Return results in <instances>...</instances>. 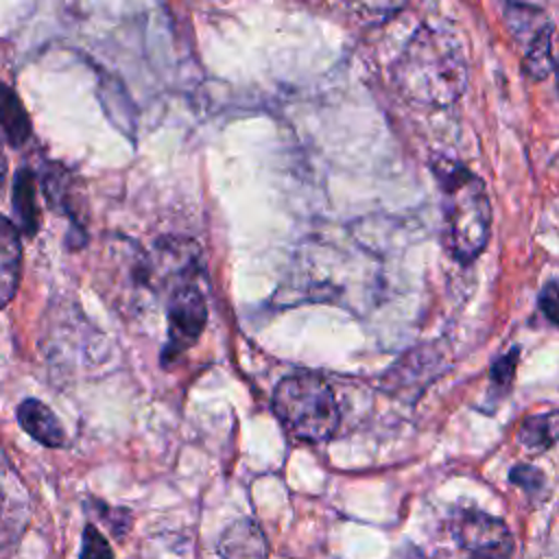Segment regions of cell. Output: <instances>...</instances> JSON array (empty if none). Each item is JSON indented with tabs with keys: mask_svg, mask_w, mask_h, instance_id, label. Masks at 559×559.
Instances as JSON below:
<instances>
[{
	"mask_svg": "<svg viewBox=\"0 0 559 559\" xmlns=\"http://www.w3.org/2000/svg\"><path fill=\"white\" fill-rule=\"evenodd\" d=\"M474 559H485V557H474Z\"/></svg>",
	"mask_w": 559,
	"mask_h": 559,
	"instance_id": "cell-19",
	"label": "cell"
},
{
	"mask_svg": "<svg viewBox=\"0 0 559 559\" xmlns=\"http://www.w3.org/2000/svg\"><path fill=\"white\" fill-rule=\"evenodd\" d=\"M15 207L24 229L33 231L37 225V203H35V183L31 173H20L15 183Z\"/></svg>",
	"mask_w": 559,
	"mask_h": 559,
	"instance_id": "cell-13",
	"label": "cell"
},
{
	"mask_svg": "<svg viewBox=\"0 0 559 559\" xmlns=\"http://www.w3.org/2000/svg\"><path fill=\"white\" fill-rule=\"evenodd\" d=\"M273 408L286 430L301 441H325L341 424V411L330 384L314 373L282 378L273 393Z\"/></svg>",
	"mask_w": 559,
	"mask_h": 559,
	"instance_id": "cell-3",
	"label": "cell"
},
{
	"mask_svg": "<svg viewBox=\"0 0 559 559\" xmlns=\"http://www.w3.org/2000/svg\"><path fill=\"white\" fill-rule=\"evenodd\" d=\"M452 531L456 542L476 557L507 559L511 555V533L507 524L493 515L467 509L454 518Z\"/></svg>",
	"mask_w": 559,
	"mask_h": 559,
	"instance_id": "cell-5",
	"label": "cell"
},
{
	"mask_svg": "<svg viewBox=\"0 0 559 559\" xmlns=\"http://www.w3.org/2000/svg\"><path fill=\"white\" fill-rule=\"evenodd\" d=\"M539 308L544 312V317L555 323L557 321V314H559V293H557V282L550 280L544 290L539 293Z\"/></svg>",
	"mask_w": 559,
	"mask_h": 559,
	"instance_id": "cell-17",
	"label": "cell"
},
{
	"mask_svg": "<svg viewBox=\"0 0 559 559\" xmlns=\"http://www.w3.org/2000/svg\"><path fill=\"white\" fill-rule=\"evenodd\" d=\"M20 426L39 443L48 448H59L66 443L63 426L57 415L39 400H24L17 408Z\"/></svg>",
	"mask_w": 559,
	"mask_h": 559,
	"instance_id": "cell-7",
	"label": "cell"
},
{
	"mask_svg": "<svg viewBox=\"0 0 559 559\" xmlns=\"http://www.w3.org/2000/svg\"><path fill=\"white\" fill-rule=\"evenodd\" d=\"M0 127L11 144H22L28 138V116L11 87L0 83Z\"/></svg>",
	"mask_w": 559,
	"mask_h": 559,
	"instance_id": "cell-12",
	"label": "cell"
},
{
	"mask_svg": "<svg viewBox=\"0 0 559 559\" xmlns=\"http://www.w3.org/2000/svg\"><path fill=\"white\" fill-rule=\"evenodd\" d=\"M511 480L515 483V485H520L522 489H526L528 493H537V491H542L544 489V474L537 469V467H533V465H515L513 469H511Z\"/></svg>",
	"mask_w": 559,
	"mask_h": 559,
	"instance_id": "cell-16",
	"label": "cell"
},
{
	"mask_svg": "<svg viewBox=\"0 0 559 559\" xmlns=\"http://www.w3.org/2000/svg\"><path fill=\"white\" fill-rule=\"evenodd\" d=\"M555 68L552 57V22L544 26L526 46H524V59L522 70L533 81H544Z\"/></svg>",
	"mask_w": 559,
	"mask_h": 559,
	"instance_id": "cell-9",
	"label": "cell"
},
{
	"mask_svg": "<svg viewBox=\"0 0 559 559\" xmlns=\"http://www.w3.org/2000/svg\"><path fill=\"white\" fill-rule=\"evenodd\" d=\"M168 336L162 352V362L168 367L188 352L207 323V306L194 284L177 286L168 297Z\"/></svg>",
	"mask_w": 559,
	"mask_h": 559,
	"instance_id": "cell-4",
	"label": "cell"
},
{
	"mask_svg": "<svg viewBox=\"0 0 559 559\" xmlns=\"http://www.w3.org/2000/svg\"><path fill=\"white\" fill-rule=\"evenodd\" d=\"M518 347H513L509 354L500 356L493 367H491V382L498 386V389H509L511 380H513V373H515V365H518Z\"/></svg>",
	"mask_w": 559,
	"mask_h": 559,
	"instance_id": "cell-15",
	"label": "cell"
},
{
	"mask_svg": "<svg viewBox=\"0 0 559 559\" xmlns=\"http://www.w3.org/2000/svg\"><path fill=\"white\" fill-rule=\"evenodd\" d=\"M4 175H7V157H4V151L0 144V188L4 186Z\"/></svg>",
	"mask_w": 559,
	"mask_h": 559,
	"instance_id": "cell-18",
	"label": "cell"
},
{
	"mask_svg": "<svg viewBox=\"0 0 559 559\" xmlns=\"http://www.w3.org/2000/svg\"><path fill=\"white\" fill-rule=\"evenodd\" d=\"M504 22L515 37V41L524 48L544 26L550 24L546 13L531 4H507L504 7Z\"/></svg>",
	"mask_w": 559,
	"mask_h": 559,
	"instance_id": "cell-10",
	"label": "cell"
},
{
	"mask_svg": "<svg viewBox=\"0 0 559 559\" xmlns=\"http://www.w3.org/2000/svg\"><path fill=\"white\" fill-rule=\"evenodd\" d=\"M79 559H114L109 542L103 537V533L94 524H87L83 531Z\"/></svg>",
	"mask_w": 559,
	"mask_h": 559,
	"instance_id": "cell-14",
	"label": "cell"
},
{
	"mask_svg": "<svg viewBox=\"0 0 559 559\" xmlns=\"http://www.w3.org/2000/svg\"><path fill=\"white\" fill-rule=\"evenodd\" d=\"M400 94L421 107H448L465 92L467 59L454 33L421 26L393 63Z\"/></svg>",
	"mask_w": 559,
	"mask_h": 559,
	"instance_id": "cell-1",
	"label": "cell"
},
{
	"mask_svg": "<svg viewBox=\"0 0 559 559\" xmlns=\"http://www.w3.org/2000/svg\"><path fill=\"white\" fill-rule=\"evenodd\" d=\"M269 542L253 520H236L218 539V555L223 559H266Z\"/></svg>",
	"mask_w": 559,
	"mask_h": 559,
	"instance_id": "cell-6",
	"label": "cell"
},
{
	"mask_svg": "<svg viewBox=\"0 0 559 559\" xmlns=\"http://www.w3.org/2000/svg\"><path fill=\"white\" fill-rule=\"evenodd\" d=\"M555 439H557V413L555 411L526 417L518 430V441L526 450H533V452L552 448Z\"/></svg>",
	"mask_w": 559,
	"mask_h": 559,
	"instance_id": "cell-11",
	"label": "cell"
},
{
	"mask_svg": "<svg viewBox=\"0 0 559 559\" xmlns=\"http://www.w3.org/2000/svg\"><path fill=\"white\" fill-rule=\"evenodd\" d=\"M22 240L17 229L0 216V308L11 301L20 282Z\"/></svg>",
	"mask_w": 559,
	"mask_h": 559,
	"instance_id": "cell-8",
	"label": "cell"
},
{
	"mask_svg": "<svg viewBox=\"0 0 559 559\" xmlns=\"http://www.w3.org/2000/svg\"><path fill=\"white\" fill-rule=\"evenodd\" d=\"M435 175L441 186L445 242L450 253L467 264L480 255L489 238L491 203L483 179L459 162L439 159Z\"/></svg>",
	"mask_w": 559,
	"mask_h": 559,
	"instance_id": "cell-2",
	"label": "cell"
}]
</instances>
